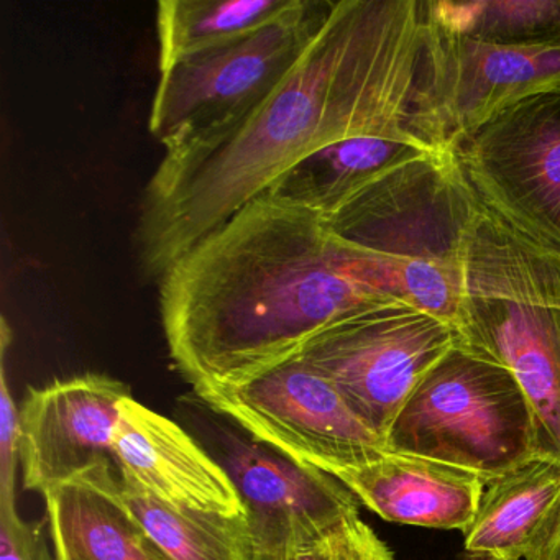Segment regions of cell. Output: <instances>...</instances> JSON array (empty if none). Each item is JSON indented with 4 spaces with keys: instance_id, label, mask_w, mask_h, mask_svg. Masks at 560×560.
I'll use <instances>...</instances> for the list:
<instances>
[{
    "instance_id": "8",
    "label": "cell",
    "mask_w": 560,
    "mask_h": 560,
    "mask_svg": "<svg viewBox=\"0 0 560 560\" xmlns=\"http://www.w3.org/2000/svg\"><path fill=\"white\" fill-rule=\"evenodd\" d=\"M455 346L451 324L389 300L320 330L298 357L330 380L357 418L386 442L409 395Z\"/></svg>"
},
{
    "instance_id": "4",
    "label": "cell",
    "mask_w": 560,
    "mask_h": 560,
    "mask_svg": "<svg viewBox=\"0 0 560 560\" xmlns=\"http://www.w3.org/2000/svg\"><path fill=\"white\" fill-rule=\"evenodd\" d=\"M464 209L457 156L438 152L383 176L326 222L350 277L454 326Z\"/></svg>"
},
{
    "instance_id": "3",
    "label": "cell",
    "mask_w": 560,
    "mask_h": 560,
    "mask_svg": "<svg viewBox=\"0 0 560 560\" xmlns=\"http://www.w3.org/2000/svg\"><path fill=\"white\" fill-rule=\"evenodd\" d=\"M465 182L457 346L510 370L533 409L537 457L560 460V234Z\"/></svg>"
},
{
    "instance_id": "1",
    "label": "cell",
    "mask_w": 560,
    "mask_h": 560,
    "mask_svg": "<svg viewBox=\"0 0 560 560\" xmlns=\"http://www.w3.org/2000/svg\"><path fill=\"white\" fill-rule=\"evenodd\" d=\"M425 0H339L273 93L247 116L165 150L136 229L147 278L267 195L298 163L357 137L411 130ZM431 147V145H429Z\"/></svg>"
},
{
    "instance_id": "13",
    "label": "cell",
    "mask_w": 560,
    "mask_h": 560,
    "mask_svg": "<svg viewBox=\"0 0 560 560\" xmlns=\"http://www.w3.org/2000/svg\"><path fill=\"white\" fill-rule=\"evenodd\" d=\"M455 152L560 234V96L533 97L504 110Z\"/></svg>"
},
{
    "instance_id": "2",
    "label": "cell",
    "mask_w": 560,
    "mask_h": 560,
    "mask_svg": "<svg viewBox=\"0 0 560 560\" xmlns=\"http://www.w3.org/2000/svg\"><path fill=\"white\" fill-rule=\"evenodd\" d=\"M159 284L170 357L201 399L293 359L337 320L396 300L340 267L323 218L270 195L189 248Z\"/></svg>"
},
{
    "instance_id": "11",
    "label": "cell",
    "mask_w": 560,
    "mask_h": 560,
    "mask_svg": "<svg viewBox=\"0 0 560 560\" xmlns=\"http://www.w3.org/2000/svg\"><path fill=\"white\" fill-rule=\"evenodd\" d=\"M129 385L84 373L31 388L21 405L25 490L44 497L101 465L114 464L113 438Z\"/></svg>"
},
{
    "instance_id": "23",
    "label": "cell",
    "mask_w": 560,
    "mask_h": 560,
    "mask_svg": "<svg viewBox=\"0 0 560 560\" xmlns=\"http://www.w3.org/2000/svg\"><path fill=\"white\" fill-rule=\"evenodd\" d=\"M0 560H55L47 520L0 514Z\"/></svg>"
},
{
    "instance_id": "14",
    "label": "cell",
    "mask_w": 560,
    "mask_h": 560,
    "mask_svg": "<svg viewBox=\"0 0 560 560\" xmlns=\"http://www.w3.org/2000/svg\"><path fill=\"white\" fill-rule=\"evenodd\" d=\"M334 477L389 523L462 533L474 523L485 490L471 471L396 452Z\"/></svg>"
},
{
    "instance_id": "16",
    "label": "cell",
    "mask_w": 560,
    "mask_h": 560,
    "mask_svg": "<svg viewBox=\"0 0 560 560\" xmlns=\"http://www.w3.org/2000/svg\"><path fill=\"white\" fill-rule=\"evenodd\" d=\"M560 516V460L536 457L485 485L468 552L526 559Z\"/></svg>"
},
{
    "instance_id": "17",
    "label": "cell",
    "mask_w": 560,
    "mask_h": 560,
    "mask_svg": "<svg viewBox=\"0 0 560 560\" xmlns=\"http://www.w3.org/2000/svg\"><path fill=\"white\" fill-rule=\"evenodd\" d=\"M439 150L388 137L334 143L284 173L267 195L326 219L399 166Z\"/></svg>"
},
{
    "instance_id": "24",
    "label": "cell",
    "mask_w": 560,
    "mask_h": 560,
    "mask_svg": "<svg viewBox=\"0 0 560 560\" xmlns=\"http://www.w3.org/2000/svg\"><path fill=\"white\" fill-rule=\"evenodd\" d=\"M526 560H560V516Z\"/></svg>"
},
{
    "instance_id": "20",
    "label": "cell",
    "mask_w": 560,
    "mask_h": 560,
    "mask_svg": "<svg viewBox=\"0 0 560 560\" xmlns=\"http://www.w3.org/2000/svg\"><path fill=\"white\" fill-rule=\"evenodd\" d=\"M429 24L494 45L560 44V0H425Z\"/></svg>"
},
{
    "instance_id": "10",
    "label": "cell",
    "mask_w": 560,
    "mask_h": 560,
    "mask_svg": "<svg viewBox=\"0 0 560 560\" xmlns=\"http://www.w3.org/2000/svg\"><path fill=\"white\" fill-rule=\"evenodd\" d=\"M201 401L265 444L326 474L363 467L392 452L334 383L298 355Z\"/></svg>"
},
{
    "instance_id": "5",
    "label": "cell",
    "mask_w": 560,
    "mask_h": 560,
    "mask_svg": "<svg viewBox=\"0 0 560 560\" xmlns=\"http://www.w3.org/2000/svg\"><path fill=\"white\" fill-rule=\"evenodd\" d=\"M386 445L464 468L487 485L537 457L536 419L510 370L455 346L409 395Z\"/></svg>"
},
{
    "instance_id": "22",
    "label": "cell",
    "mask_w": 560,
    "mask_h": 560,
    "mask_svg": "<svg viewBox=\"0 0 560 560\" xmlns=\"http://www.w3.org/2000/svg\"><path fill=\"white\" fill-rule=\"evenodd\" d=\"M280 560H393V553L357 516L319 540L294 547Z\"/></svg>"
},
{
    "instance_id": "12",
    "label": "cell",
    "mask_w": 560,
    "mask_h": 560,
    "mask_svg": "<svg viewBox=\"0 0 560 560\" xmlns=\"http://www.w3.org/2000/svg\"><path fill=\"white\" fill-rule=\"evenodd\" d=\"M113 458L124 485L165 503L241 516L244 504L228 471L178 422L130 398L120 405Z\"/></svg>"
},
{
    "instance_id": "7",
    "label": "cell",
    "mask_w": 560,
    "mask_h": 560,
    "mask_svg": "<svg viewBox=\"0 0 560 560\" xmlns=\"http://www.w3.org/2000/svg\"><path fill=\"white\" fill-rule=\"evenodd\" d=\"M537 96H560V44H483L425 18L411 130L432 149L452 152L504 110Z\"/></svg>"
},
{
    "instance_id": "25",
    "label": "cell",
    "mask_w": 560,
    "mask_h": 560,
    "mask_svg": "<svg viewBox=\"0 0 560 560\" xmlns=\"http://www.w3.org/2000/svg\"><path fill=\"white\" fill-rule=\"evenodd\" d=\"M480 560H508V559H503V557H497V556H485V559H480Z\"/></svg>"
},
{
    "instance_id": "21",
    "label": "cell",
    "mask_w": 560,
    "mask_h": 560,
    "mask_svg": "<svg viewBox=\"0 0 560 560\" xmlns=\"http://www.w3.org/2000/svg\"><path fill=\"white\" fill-rule=\"evenodd\" d=\"M12 334L8 320L2 319L0 337V514H19L18 511V471L21 468V408L9 388L5 373V353L11 343Z\"/></svg>"
},
{
    "instance_id": "18",
    "label": "cell",
    "mask_w": 560,
    "mask_h": 560,
    "mask_svg": "<svg viewBox=\"0 0 560 560\" xmlns=\"http://www.w3.org/2000/svg\"><path fill=\"white\" fill-rule=\"evenodd\" d=\"M301 0H162L156 8L160 71L273 24Z\"/></svg>"
},
{
    "instance_id": "19",
    "label": "cell",
    "mask_w": 560,
    "mask_h": 560,
    "mask_svg": "<svg viewBox=\"0 0 560 560\" xmlns=\"http://www.w3.org/2000/svg\"><path fill=\"white\" fill-rule=\"evenodd\" d=\"M120 497L173 560H257L245 514L229 516L175 506L122 481Z\"/></svg>"
},
{
    "instance_id": "15",
    "label": "cell",
    "mask_w": 560,
    "mask_h": 560,
    "mask_svg": "<svg viewBox=\"0 0 560 560\" xmlns=\"http://www.w3.org/2000/svg\"><path fill=\"white\" fill-rule=\"evenodd\" d=\"M44 498L55 560H173L124 503L114 464L51 488Z\"/></svg>"
},
{
    "instance_id": "6",
    "label": "cell",
    "mask_w": 560,
    "mask_h": 560,
    "mask_svg": "<svg viewBox=\"0 0 560 560\" xmlns=\"http://www.w3.org/2000/svg\"><path fill=\"white\" fill-rule=\"evenodd\" d=\"M330 4L301 0L273 24L160 71L150 109L152 136L163 149H172L247 116L300 60Z\"/></svg>"
},
{
    "instance_id": "9",
    "label": "cell",
    "mask_w": 560,
    "mask_h": 560,
    "mask_svg": "<svg viewBox=\"0 0 560 560\" xmlns=\"http://www.w3.org/2000/svg\"><path fill=\"white\" fill-rule=\"evenodd\" d=\"M195 438L228 471L254 536L257 560H280L360 516L355 494L334 475L265 444L196 396Z\"/></svg>"
}]
</instances>
